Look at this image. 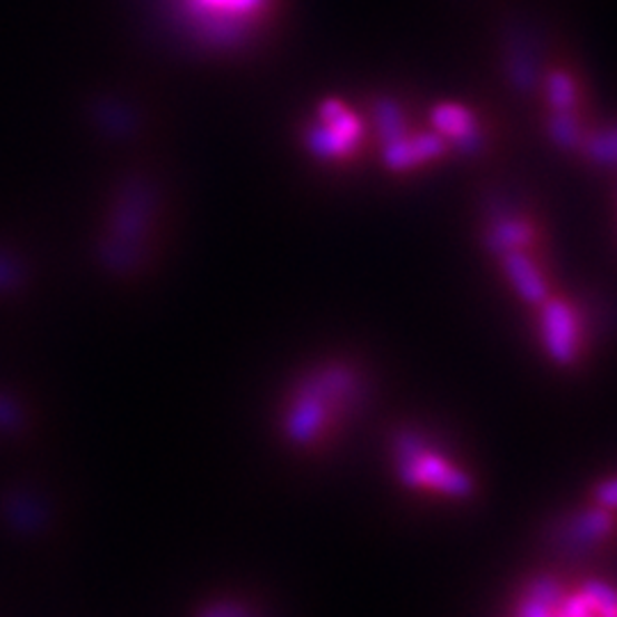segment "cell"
Returning a JSON list of instances; mask_svg holds the SVG:
<instances>
[{
    "instance_id": "obj_3",
    "label": "cell",
    "mask_w": 617,
    "mask_h": 617,
    "mask_svg": "<svg viewBox=\"0 0 617 617\" xmlns=\"http://www.w3.org/2000/svg\"><path fill=\"white\" fill-rule=\"evenodd\" d=\"M360 121L341 104H327L323 108V121L314 134V149L327 158L343 156L358 143Z\"/></svg>"
},
{
    "instance_id": "obj_6",
    "label": "cell",
    "mask_w": 617,
    "mask_h": 617,
    "mask_svg": "<svg viewBox=\"0 0 617 617\" xmlns=\"http://www.w3.org/2000/svg\"><path fill=\"white\" fill-rule=\"evenodd\" d=\"M199 8L225 19H241L256 10L258 0H195Z\"/></svg>"
},
{
    "instance_id": "obj_4",
    "label": "cell",
    "mask_w": 617,
    "mask_h": 617,
    "mask_svg": "<svg viewBox=\"0 0 617 617\" xmlns=\"http://www.w3.org/2000/svg\"><path fill=\"white\" fill-rule=\"evenodd\" d=\"M547 350L560 362H569L577 350V321L565 304H551L545 316Z\"/></svg>"
},
{
    "instance_id": "obj_5",
    "label": "cell",
    "mask_w": 617,
    "mask_h": 617,
    "mask_svg": "<svg viewBox=\"0 0 617 617\" xmlns=\"http://www.w3.org/2000/svg\"><path fill=\"white\" fill-rule=\"evenodd\" d=\"M562 590L551 581L536 584L523 597L517 617H558V601Z\"/></svg>"
},
{
    "instance_id": "obj_1",
    "label": "cell",
    "mask_w": 617,
    "mask_h": 617,
    "mask_svg": "<svg viewBox=\"0 0 617 617\" xmlns=\"http://www.w3.org/2000/svg\"><path fill=\"white\" fill-rule=\"evenodd\" d=\"M399 476L410 488L439 497H467L471 492L469 476L421 439L401 442Z\"/></svg>"
},
{
    "instance_id": "obj_2",
    "label": "cell",
    "mask_w": 617,
    "mask_h": 617,
    "mask_svg": "<svg viewBox=\"0 0 617 617\" xmlns=\"http://www.w3.org/2000/svg\"><path fill=\"white\" fill-rule=\"evenodd\" d=\"M350 384L345 375L330 371L325 378L308 382L295 399L286 414V428L295 442H312L330 423L332 414L345 403Z\"/></svg>"
}]
</instances>
